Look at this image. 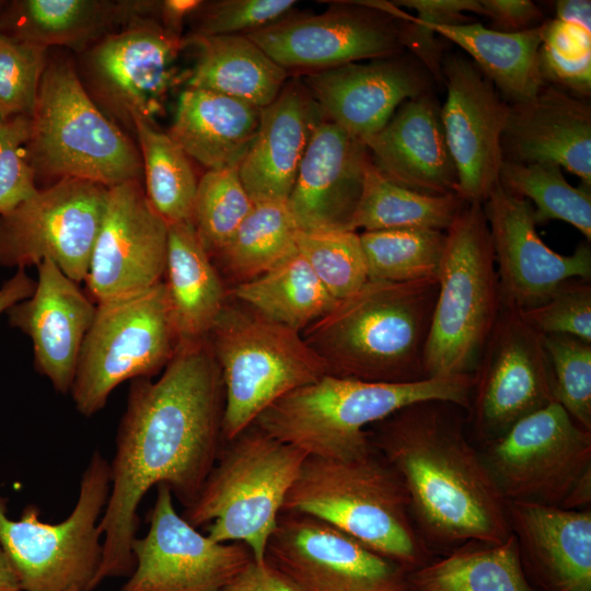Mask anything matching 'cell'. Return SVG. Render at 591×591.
<instances>
[{
    "label": "cell",
    "instance_id": "obj_1",
    "mask_svg": "<svg viewBox=\"0 0 591 591\" xmlns=\"http://www.w3.org/2000/svg\"><path fill=\"white\" fill-rule=\"evenodd\" d=\"M223 407L222 378L207 338L178 343L157 381L132 380L109 463L93 589L132 572L138 508L151 487L166 485L185 508L194 501L221 451Z\"/></svg>",
    "mask_w": 591,
    "mask_h": 591
},
{
    "label": "cell",
    "instance_id": "obj_2",
    "mask_svg": "<svg viewBox=\"0 0 591 591\" xmlns=\"http://www.w3.org/2000/svg\"><path fill=\"white\" fill-rule=\"evenodd\" d=\"M454 404L408 405L370 426L374 449L399 476L422 540L498 544L512 533L507 501L464 433Z\"/></svg>",
    "mask_w": 591,
    "mask_h": 591
},
{
    "label": "cell",
    "instance_id": "obj_3",
    "mask_svg": "<svg viewBox=\"0 0 591 591\" xmlns=\"http://www.w3.org/2000/svg\"><path fill=\"white\" fill-rule=\"evenodd\" d=\"M438 277L368 280L301 334L328 374L367 382L427 379L425 355Z\"/></svg>",
    "mask_w": 591,
    "mask_h": 591
},
{
    "label": "cell",
    "instance_id": "obj_4",
    "mask_svg": "<svg viewBox=\"0 0 591 591\" xmlns=\"http://www.w3.org/2000/svg\"><path fill=\"white\" fill-rule=\"evenodd\" d=\"M472 387L473 375L383 383L326 374L276 401L253 425L308 456L350 460L373 451L368 427L427 401L467 410Z\"/></svg>",
    "mask_w": 591,
    "mask_h": 591
},
{
    "label": "cell",
    "instance_id": "obj_5",
    "mask_svg": "<svg viewBox=\"0 0 591 591\" xmlns=\"http://www.w3.org/2000/svg\"><path fill=\"white\" fill-rule=\"evenodd\" d=\"M281 512L321 519L399 566L426 554L406 489L374 449L350 460L306 456Z\"/></svg>",
    "mask_w": 591,
    "mask_h": 591
},
{
    "label": "cell",
    "instance_id": "obj_6",
    "mask_svg": "<svg viewBox=\"0 0 591 591\" xmlns=\"http://www.w3.org/2000/svg\"><path fill=\"white\" fill-rule=\"evenodd\" d=\"M25 152L36 181L81 178L109 188L143 178L139 147L94 103L66 59L47 61Z\"/></svg>",
    "mask_w": 591,
    "mask_h": 591
},
{
    "label": "cell",
    "instance_id": "obj_7",
    "mask_svg": "<svg viewBox=\"0 0 591 591\" xmlns=\"http://www.w3.org/2000/svg\"><path fill=\"white\" fill-rule=\"evenodd\" d=\"M227 443L182 517L195 528L209 524L215 542L245 544L254 560L264 563L286 496L308 455L254 425Z\"/></svg>",
    "mask_w": 591,
    "mask_h": 591
},
{
    "label": "cell",
    "instance_id": "obj_8",
    "mask_svg": "<svg viewBox=\"0 0 591 591\" xmlns=\"http://www.w3.org/2000/svg\"><path fill=\"white\" fill-rule=\"evenodd\" d=\"M438 283L426 375H473L502 306L483 204L466 202L445 231Z\"/></svg>",
    "mask_w": 591,
    "mask_h": 591
},
{
    "label": "cell",
    "instance_id": "obj_9",
    "mask_svg": "<svg viewBox=\"0 0 591 591\" xmlns=\"http://www.w3.org/2000/svg\"><path fill=\"white\" fill-rule=\"evenodd\" d=\"M223 390L222 439L233 440L288 393L328 374L302 334L225 304L207 336Z\"/></svg>",
    "mask_w": 591,
    "mask_h": 591
},
{
    "label": "cell",
    "instance_id": "obj_10",
    "mask_svg": "<svg viewBox=\"0 0 591 591\" xmlns=\"http://www.w3.org/2000/svg\"><path fill=\"white\" fill-rule=\"evenodd\" d=\"M109 489V463L95 451L82 473L76 506L59 523L43 522L34 505L12 520L0 496V546L24 591L93 590L102 559L100 521Z\"/></svg>",
    "mask_w": 591,
    "mask_h": 591
},
{
    "label": "cell",
    "instance_id": "obj_11",
    "mask_svg": "<svg viewBox=\"0 0 591 591\" xmlns=\"http://www.w3.org/2000/svg\"><path fill=\"white\" fill-rule=\"evenodd\" d=\"M178 345L164 281L96 303L83 340L70 394L90 417L126 380L150 378L166 367Z\"/></svg>",
    "mask_w": 591,
    "mask_h": 591
},
{
    "label": "cell",
    "instance_id": "obj_12",
    "mask_svg": "<svg viewBox=\"0 0 591 591\" xmlns=\"http://www.w3.org/2000/svg\"><path fill=\"white\" fill-rule=\"evenodd\" d=\"M321 13H289L245 35L290 77L405 53L406 12L387 1H333Z\"/></svg>",
    "mask_w": 591,
    "mask_h": 591
},
{
    "label": "cell",
    "instance_id": "obj_13",
    "mask_svg": "<svg viewBox=\"0 0 591 591\" xmlns=\"http://www.w3.org/2000/svg\"><path fill=\"white\" fill-rule=\"evenodd\" d=\"M108 189L61 178L0 215V266L25 269L47 259L74 282L84 281Z\"/></svg>",
    "mask_w": 591,
    "mask_h": 591
},
{
    "label": "cell",
    "instance_id": "obj_14",
    "mask_svg": "<svg viewBox=\"0 0 591 591\" xmlns=\"http://www.w3.org/2000/svg\"><path fill=\"white\" fill-rule=\"evenodd\" d=\"M483 457L506 501L561 507L591 470V431L553 401L487 442Z\"/></svg>",
    "mask_w": 591,
    "mask_h": 591
},
{
    "label": "cell",
    "instance_id": "obj_15",
    "mask_svg": "<svg viewBox=\"0 0 591 591\" xmlns=\"http://www.w3.org/2000/svg\"><path fill=\"white\" fill-rule=\"evenodd\" d=\"M182 39L155 18H134L85 51L86 92L113 118L132 129L136 118L155 123L176 83Z\"/></svg>",
    "mask_w": 591,
    "mask_h": 591
},
{
    "label": "cell",
    "instance_id": "obj_16",
    "mask_svg": "<svg viewBox=\"0 0 591 591\" xmlns=\"http://www.w3.org/2000/svg\"><path fill=\"white\" fill-rule=\"evenodd\" d=\"M553 401L544 336L519 310L502 305L473 373L472 430L489 442Z\"/></svg>",
    "mask_w": 591,
    "mask_h": 591
},
{
    "label": "cell",
    "instance_id": "obj_17",
    "mask_svg": "<svg viewBox=\"0 0 591 591\" xmlns=\"http://www.w3.org/2000/svg\"><path fill=\"white\" fill-rule=\"evenodd\" d=\"M265 561L296 591L403 590L399 565L305 513L279 514Z\"/></svg>",
    "mask_w": 591,
    "mask_h": 591
},
{
    "label": "cell",
    "instance_id": "obj_18",
    "mask_svg": "<svg viewBox=\"0 0 591 591\" xmlns=\"http://www.w3.org/2000/svg\"><path fill=\"white\" fill-rule=\"evenodd\" d=\"M149 530L136 537L134 570L121 591H222L254 559L243 543H219L177 513L170 488L157 486Z\"/></svg>",
    "mask_w": 591,
    "mask_h": 591
},
{
    "label": "cell",
    "instance_id": "obj_19",
    "mask_svg": "<svg viewBox=\"0 0 591 591\" xmlns=\"http://www.w3.org/2000/svg\"><path fill=\"white\" fill-rule=\"evenodd\" d=\"M442 79L447 99L440 117L457 172V195L465 202L483 204L499 183L510 104L460 54L443 56Z\"/></svg>",
    "mask_w": 591,
    "mask_h": 591
},
{
    "label": "cell",
    "instance_id": "obj_20",
    "mask_svg": "<svg viewBox=\"0 0 591 591\" xmlns=\"http://www.w3.org/2000/svg\"><path fill=\"white\" fill-rule=\"evenodd\" d=\"M489 228L501 303L526 310L543 303L565 281L591 279L590 242L572 254L549 248L540 237L534 207L497 183L483 202Z\"/></svg>",
    "mask_w": 591,
    "mask_h": 591
},
{
    "label": "cell",
    "instance_id": "obj_21",
    "mask_svg": "<svg viewBox=\"0 0 591 591\" xmlns=\"http://www.w3.org/2000/svg\"><path fill=\"white\" fill-rule=\"evenodd\" d=\"M167 233L169 224L150 205L142 182L109 187L84 280L96 303L163 281Z\"/></svg>",
    "mask_w": 591,
    "mask_h": 591
},
{
    "label": "cell",
    "instance_id": "obj_22",
    "mask_svg": "<svg viewBox=\"0 0 591 591\" xmlns=\"http://www.w3.org/2000/svg\"><path fill=\"white\" fill-rule=\"evenodd\" d=\"M300 78L323 118L361 140L382 129L404 102L430 92L433 80L407 51Z\"/></svg>",
    "mask_w": 591,
    "mask_h": 591
},
{
    "label": "cell",
    "instance_id": "obj_23",
    "mask_svg": "<svg viewBox=\"0 0 591 591\" xmlns=\"http://www.w3.org/2000/svg\"><path fill=\"white\" fill-rule=\"evenodd\" d=\"M370 164L363 140L323 118L287 199L299 231H354Z\"/></svg>",
    "mask_w": 591,
    "mask_h": 591
},
{
    "label": "cell",
    "instance_id": "obj_24",
    "mask_svg": "<svg viewBox=\"0 0 591 591\" xmlns=\"http://www.w3.org/2000/svg\"><path fill=\"white\" fill-rule=\"evenodd\" d=\"M37 271L33 294L11 306L7 314L10 325L32 339L37 372L57 392L68 394L96 304L53 262L43 260Z\"/></svg>",
    "mask_w": 591,
    "mask_h": 591
},
{
    "label": "cell",
    "instance_id": "obj_25",
    "mask_svg": "<svg viewBox=\"0 0 591 591\" xmlns=\"http://www.w3.org/2000/svg\"><path fill=\"white\" fill-rule=\"evenodd\" d=\"M501 146L503 160L555 163L591 186L589 100L545 83L532 99L510 104Z\"/></svg>",
    "mask_w": 591,
    "mask_h": 591
},
{
    "label": "cell",
    "instance_id": "obj_26",
    "mask_svg": "<svg viewBox=\"0 0 591 591\" xmlns=\"http://www.w3.org/2000/svg\"><path fill=\"white\" fill-rule=\"evenodd\" d=\"M363 142L373 166L389 181L427 195L457 194V172L432 91L404 102Z\"/></svg>",
    "mask_w": 591,
    "mask_h": 591
},
{
    "label": "cell",
    "instance_id": "obj_27",
    "mask_svg": "<svg viewBox=\"0 0 591 591\" xmlns=\"http://www.w3.org/2000/svg\"><path fill=\"white\" fill-rule=\"evenodd\" d=\"M321 111L300 77H290L260 111L256 137L239 165L253 202L287 201Z\"/></svg>",
    "mask_w": 591,
    "mask_h": 591
},
{
    "label": "cell",
    "instance_id": "obj_28",
    "mask_svg": "<svg viewBox=\"0 0 591 591\" xmlns=\"http://www.w3.org/2000/svg\"><path fill=\"white\" fill-rule=\"evenodd\" d=\"M511 533L551 591H591V510L507 501Z\"/></svg>",
    "mask_w": 591,
    "mask_h": 591
},
{
    "label": "cell",
    "instance_id": "obj_29",
    "mask_svg": "<svg viewBox=\"0 0 591 591\" xmlns=\"http://www.w3.org/2000/svg\"><path fill=\"white\" fill-rule=\"evenodd\" d=\"M159 1L14 0L0 2V33L15 40L77 51L137 16L157 14Z\"/></svg>",
    "mask_w": 591,
    "mask_h": 591
},
{
    "label": "cell",
    "instance_id": "obj_30",
    "mask_svg": "<svg viewBox=\"0 0 591 591\" xmlns=\"http://www.w3.org/2000/svg\"><path fill=\"white\" fill-rule=\"evenodd\" d=\"M260 111L231 96L186 86L167 134L207 171L239 166L256 137Z\"/></svg>",
    "mask_w": 591,
    "mask_h": 591
},
{
    "label": "cell",
    "instance_id": "obj_31",
    "mask_svg": "<svg viewBox=\"0 0 591 591\" xmlns=\"http://www.w3.org/2000/svg\"><path fill=\"white\" fill-rule=\"evenodd\" d=\"M164 277L178 343L206 339L227 304L225 290L193 222L169 224Z\"/></svg>",
    "mask_w": 591,
    "mask_h": 591
},
{
    "label": "cell",
    "instance_id": "obj_32",
    "mask_svg": "<svg viewBox=\"0 0 591 591\" xmlns=\"http://www.w3.org/2000/svg\"><path fill=\"white\" fill-rule=\"evenodd\" d=\"M183 48L196 49L187 88L231 96L259 108L281 92L290 74L245 35L182 39Z\"/></svg>",
    "mask_w": 591,
    "mask_h": 591
},
{
    "label": "cell",
    "instance_id": "obj_33",
    "mask_svg": "<svg viewBox=\"0 0 591 591\" xmlns=\"http://www.w3.org/2000/svg\"><path fill=\"white\" fill-rule=\"evenodd\" d=\"M413 20L465 50L509 104L532 99L546 83L540 48L547 21L523 32L503 33L476 22L431 25Z\"/></svg>",
    "mask_w": 591,
    "mask_h": 591
},
{
    "label": "cell",
    "instance_id": "obj_34",
    "mask_svg": "<svg viewBox=\"0 0 591 591\" xmlns=\"http://www.w3.org/2000/svg\"><path fill=\"white\" fill-rule=\"evenodd\" d=\"M231 294L263 317L300 333L337 303L297 246L266 273L235 285Z\"/></svg>",
    "mask_w": 591,
    "mask_h": 591
},
{
    "label": "cell",
    "instance_id": "obj_35",
    "mask_svg": "<svg viewBox=\"0 0 591 591\" xmlns=\"http://www.w3.org/2000/svg\"><path fill=\"white\" fill-rule=\"evenodd\" d=\"M468 543L409 575L408 591H531L517 540Z\"/></svg>",
    "mask_w": 591,
    "mask_h": 591
},
{
    "label": "cell",
    "instance_id": "obj_36",
    "mask_svg": "<svg viewBox=\"0 0 591 591\" xmlns=\"http://www.w3.org/2000/svg\"><path fill=\"white\" fill-rule=\"evenodd\" d=\"M465 204L457 194L433 196L399 186L384 177L371 162L352 229L447 231Z\"/></svg>",
    "mask_w": 591,
    "mask_h": 591
},
{
    "label": "cell",
    "instance_id": "obj_37",
    "mask_svg": "<svg viewBox=\"0 0 591 591\" xmlns=\"http://www.w3.org/2000/svg\"><path fill=\"white\" fill-rule=\"evenodd\" d=\"M142 165L144 192L155 212L167 223L193 222L199 178L190 158L155 123L134 120Z\"/></svg>",
    "mask_w": 591,
    "mask_h": 591
},
{
    "label": "cell",
    "instance_id": "obj_38",
    "mask_svg": "<svg viewBox=\"0 0 591 591\" xmlns=\"http://www.w3.org/2000/svg\"><path fill=\"white\" fill-rule=\"evenodd\" d=\"M298 233L287 201L254 202L216 258L237 285L260 276L285 258L296 248Z\"/></svg>",
    "mask_w": 591,
    "mask_h": 591
},
{
    "label": "cell",
    "instance_id": "obj_39",
    "mask_svg": "<svg viewBox=\"0 0 591 591\" xmlns=\"http://www.w3.org/2000/svg\"><path fill=\"white\" fill-rule=\"evenodd\" d=\"M499 183L535 206L537 224L561 220L579 230L586 241H591V186L583 183L572 186L559 165L503 160Z\"/></svg>",
    "mask_w": 591,
    "mask_h": 591
},
{
    "label": "cell",
    "instance_id": "obj_40",
    "mask_svg": "<svg viewBox=\"0 0 591 591\" xmlns=\"http://www.w3.org/2000/svg\"><path fill=\"white\" fill-rule=\"evenodd\" d=\"M369 280L408 282L438 277L445 231L401 228L360 233Z\"/></svg>",
    "mask_w": 591,
    "mask_h": 591
},
{
    "label": "cell",
    "instance_id": "obj_41",
    "mask_svg": "<svg viewBox=\"0 0 591 591\" xmlns=\"http://www.w3.org/2000/svg\"><path fill=\"white\" fill-rule=\"evenodd\" d=\"M254 206L239 166L206 171L198 181L193 224L205 251L217 257Z\"/></svg>",
    "mask_w": 591,
    "mask_h": 591
},
{
    "label": "cell",
    "instance_id": "obj_42",
    "mask_svg": "<svg viewBox=\"0 0 591 591\" xmlns=\"http://www.w3.org/2000/svg\"><path fill=\"white\" fill-rule=\"evenodd\" d=\"M296 246L337 301L355 293L369 280L357 231H299Z\"/></svg>",
    "mask_w": 591,
    "mask_h": 591
},
{
    "label": "cell",
    "instance_id": "obj_43",
    "mask_svg": "<svg viewBox=\"0 0 591 591\" xmlns=\"http://www.w3.org/2000/svg\"><path fill=\"white\" fill-rule=\"evenodd\" d=\"M540 65L546 83L589 99L591 90V23L547 21L540 48Z\"/></svg>",
    "mask_w": 591,
    "mask_h": 591
},
{
    "label": "cell",
    "instance_id": "obj_44",
    "mask_svg": "<svg viewBox=\"0 0 591 591\" xmlns=\"http://www.w3.org/2000/svg\"><path fill=\"white\" fill-rule=\"evenodd\" d=\"M543 336L554 401L591 431V343L569 335Z\"/></svg>",
    "mask_w": 591,
    "mask_h": 591
},
{
    "label": "cell",
    "instance_id": "obj_45",
    "mask_svg": "<svg viewBox=\"0 0 591 591\" xmlns=\"http://www.w3.org/2000/svg\"><path fill=\"white\" fill-rule=\"evenodd\" d=\"M47 50L0 33V121L32 117Z\"/></svg>",
    "mask_w": 591,
    "mask_h": 591
},
{
    "label": "cell",
    "instance_id": "obj_46",
    "mask_svg": "<svg viewBox=\"0 0 591 591\" xmlns=\"http://www.w3.org/2000/svg\"><path fill=\"white\" fill-rule=\"evenodd\" d=\"M296 4L294 0L202 1L193 14L194 28L186 36L247 35L285 18Z\"/></svg>",
    "mask_w": 591,
    "mask_h": 591
},
{
    "label": "cell",
    "instance_id": "obj_47",
    "mask_svg": "<svg viewBox=\"0 0 591 591\" xmlns=\"http://www.w3.org/2000/svg\"><path fill=\"white\" fill-rule=\"evenodd\" d=\"M542 335H569L591 343V283L573 278L561 283L543 303L519 310Z\"/></svg>",
    "mask_w": 591,
    "mask_h": 591
},
{
    "label": "cell",
    "instance_id": "obj_48",
    "mask_svg": "<svg viewBox=\"0 0 591 591\" xmlns=\"http://www.w3.org/2000/svg\"><path fill=\"white\" fill-rule=\"evenodd\" d=\"M30 126L28 117L0 121V215L12 211L37 190L25 152Z\"/></svg>",
    "mask_w": 591,
    "mask_h": 591
},
{
    "label": "cell",
    "instance_id": "obj_49",
    "mask_svg": "<svg viewBox=\"0 0 591 591\" xmlns=\"http://www.w3.org/2000/svg\"><path fill=\"white\" fill-rule=\"evenodd\" d=\"M482 15L487 16L495 31L518 33L545 22L541 8L530 0H479Z\"/></svg>",
    "mask_w": 591,
    "mask_h": 591
},
{
    "label": "cell",
    "instance_id": "obj_50",
    "mask_svg": "<svg viewBox=\"0 0 591 591\" xmlns=\"http://www.w3.org/2000/svg\"><path fill=\"white\" fill-rule=\"evenodd\" d=\"M392 3L414 10L416 21L431 25L468 23L471 18L465 12L482 14L479 0H398Z\"/></svg>",
    "mask_w": 591,
    "mask_h": 591
},
{
    "label": "cell",
    "instance_id": "obj_51",
    "mask_svg": "<svg viewBox=\"0 0 591 591\" xmlns=\"http://www.w3.org/2000/svg\"><path fill=\"white\" fill-rule=\"evenodd\" d=\"M222 591H296L266 561L248 566Z\"/></svg>",
    "mask_w": 591,
    "mask_h": 591
},
{
    "label": "cell",
    "instance_id": "obj_52",
    "mask_svg": "<svg viewBox=\"0 0 591 591\" xmlns=\"http://www.w3.org/2000/svg\"><path fill=\"white\" fill-rule=\"evenodd\" d=\"M200 0H164L159 2L158 15L162 25L176 36H182L184 22L201 5Z\"/></svg>",
    "mask_w": 591,
    "mask_h": 591
},
{
    "label": "cell",
    "instance_id": "obj_53",
    "mask_svg": "<svg viewBox=\"0 0 591 591\" xmlns=\"http://www.w3.org/2000/svg\"><path fill=\"white\" fill-rule=\"evenodd\" d=\"M36 288V280L25 269L20 268L15 275L0 288V314L7 312L18 302L30 298Z\"/></svg>",
    "mask_w": 591,
    "mask_h": 591
},
{
    "label": "cell",
    "instance_id": "obj_54",
    "mask_svg": "<svg viewBox=\"0 0 591 591\" xmlns=\"http://www.w3.org/2000/svg\"><path fill=\"white\" fill-rule=\"evenodd\" d=\"M0 591H24L21 582L0 546Z\"/></svg>",
    "mask_w": 591,
    "mask_h": 591
},
{
    "label": "cell",
    "instance_id": "obj_55",
    "mask_svg": "<svg viewBox=\"0 0 591 591\" xmlns=\"http://www.w3.org/2000/svg\"><path fill=\"white\" fill-rule=\"evenodd\" d=\"M66 591H81V590L76 589V588H71V589H68V590H66Z\"/></svg>",
    "mask_w": 591,
    "mask_h": 591
},
{
    "label": "cell",
    "instance_id": "obj_56",
    "mask_svg": "<svg viewBox=\"0 0 591 591\" xmlns=\"http://www.w3.org/2000/svg\"><path fill=\"white\" fill-rule=\"evenodd\" d=\"M393 591H403V590H393Z\"/></svg>",
    "mask_w": 591,
    "mask_h": 591
},
{
    "label": "cell",
    "instance_id": "obj_57",
    "mask_svg": "<svg viewBox=\"0 0 591 591\" xmlns=\"http://www.w3.org/2000/svg\"><path fill=\"white\" fill-rule=\"evenodd\" d=\"M1 2V1H0Z\"/></svg>",
    "mask_w": 591,
    "mask_h": 591
}]
</instances>
